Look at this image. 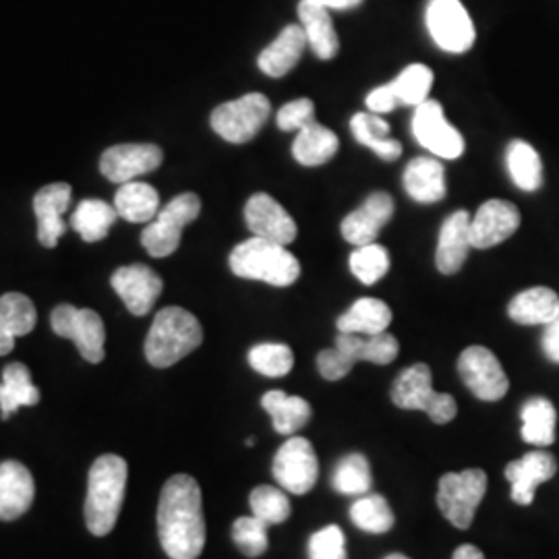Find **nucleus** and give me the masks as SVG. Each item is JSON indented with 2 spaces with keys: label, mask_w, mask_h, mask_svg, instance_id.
I'll return each instance as SVG.
<instances>
[{
  "label": "nucleus",
  "mask_w": 559,
  "mask_h": 559,
  "mask_svg": "<svg viewBox=\"0 0 559 559\" xmlns=\"http://www.w3.org/2000/svg\"><path fill=\"white\" fill-rule=\"evenodd\" d=\"M338 145L336 133L316 120L297 133V140L293 143V156L302 166H321L336 156Z\"/></svg>",
  "instance_id": "nucleus-32"
},
{
  "label": "nucleus",
  "mask_w": 559,
  "mask_h": 559,
  "mask_svg": "<svg viewBox=\"0 0 559 559\" xmlns=\"http://www.w3.org/2000/svg\"><path fill=\"white\" fill-rule=\"evenodd\" d=\"M506 164L514 185L522 191L533 193L543 185V162L539 152L531 143L512 141L506 152Z\"/></svg>",
  "instance_id": "nucleus-35"
},
{
  "label": "nucleus",
  "mask_w": 559,
  "mask_h": 559,
  "mask_svg": "<svg viewBox=\"0 0 559 559\" xmlns=\"http://www.w3.org/2000/svg\"><path fill=\"white\" fill-rule=\"evenodd\" d=\"M313 2H318V4L325 7V9L346 11V9H355V7H359L362 0H313Z\"/></svg>",
  "instance_id": "nucleus-50"
},
{
  "label": "nucleus",
  "mask_w": 559,
  "mask_h": 559,
  "mask_svg": "<svg viewBox=\"0 0 559 559\" xmlns=\"http://www.w3.org/2000/svg\"><path fill=\"white\" fill-rule=\"evenodd\" d=\"M230 270L245 280H260L270 286H290L300 276V263L284 245L251 237L230 253Z\"/></svg>",
  "instance_id": "nucleus-4"
},
{
  "label": "nucleus",
  "mask_w": 559,
  "mask_h": 559,
  "mask_svg": "<svg viewBox=\"0 0 559 559\" xmlns=\"http://www.w3.org/2000/svg\"><path fill=\"white\" fill-rule=\"evenodd\" d=\"M350 270L362 284L373 286L388 274L390 253H388L385 247H381L378 242L357 247V251L350 255Z\"/></svg>",
  "instance_id": "nucleus-42"
},
{
  "label": "nucleus",
  "mask_w": 559,
  "mask_h": 559,
  "mask_svg": "<svg viewBox=\"0 0 559 559\" xmlns=\"http://www.w3.org/2000/svg\"><path fill=\"white\" fill-rule=\"evenodd\" d=\"M249 365L265 378H284L295 367V353L286 344L265 342L249 350Z\"/></svg>",
  "instance_id": "nucleus-38"
},
{
  "label": "nucleus",
  "mask_w": 559,
  "mask_h": 559,
  "mask_svg": "<svg viewBox=\"0 0 559 559\" xmlns=\"http://www.w3.org/2000/svg\"><path fill=\"white\" fill-rule=\"evenodd\" d=\"M272 473L284 491L307 496L320 477V462L311 441L305 438L286 441L274 456Z\"/></svg>",
  "instance_id": "nucleus-11"
},
{
  "label": "nucleus",
  "mask_w": 559,
  "mask_h": 559,
  "mask_svg": "<svg viewBox=\"0 0 559 559\" xmlns=\"http://www.w3.org/2000/svg\"><path fill=\"white\" fill-rule=\"evenodd\" d=\"M367 108L373 112V115H385V112H392L399 108V96H396V90L392 83L388 85H380L376 87L369 96H367Z\"/></svg>",
  "instance_id": "nucleus-48"
},
{
  "label": "nucleus",
  "mask_w": 559,
  "mask_h": 559,
  "mask_svg": "<svg viewBox=\"0 0 559 559\" xmlns=\"http://www.w3.org/2000/svg\"><path fill=\"white\" fill-rule=\"evenodd\" d=\"M272 104L263 94H247L239 100L221 104L212 112V129L228 143L253 140L270 119Z\"/></svg>",
  "instance_id": "nucleus-9"
},
{
  "label": "nucleus",
  "mask_w": 559,
  "mask_h": 559,
  "mask_svg": "<svg viewBox=\"0 0 559 559\" xmlns=\"http://www.w3.org/2000/svg\"><path fill=\"white\" fill-rule=\"evenodd\" d=\"M558 473V460L547 452H528L522 459L506 466V479L512 485V500L520 506L535 501L537 487L554 479Z\"/></svg>",
  "instance_id": "nucleus-19"
},
{
  "label": "nucleus",
  "mask_w": 559,
  "mask_h": 559,
  "mask_svg": "<svg viewBox=\"0 0 559 559\" xmlns=\"http://www.w3.org/2000/svg\"><path fill=\"white\" fill-rule=\"evenodd\" d=\"M460 380L483 402H498L510 390V380L498 357L485 346H468L459 359Z\"/></svg>",
  "instance_id": "nucleus-12"
},
{
  "label": "nucleus",
  "mask_w": 559,
  "mask_h": 559,
  "mask_svg": "<svg viewBox=\"0 0 559 559\" xmlns=\"http://www.w3.org/2000/svg\"><path fill=\"white\" fill-rule=\"evenodd\" d=\"M50 323L57 336L75 342L81 357L87 362L98 365L106 357V328L96 311L73 305H59L50 316Z\"/></svg>",
  "instance_id": "nucleus-8"
},
{
  "label": "nucleus",
  "mask_w": 559,
  "mask_h": 559,
  "mask_svg": "<svg viewBox=\"0 0 559 559\" xmlns=\"http://www.w3.org/2000/svg\"><path fill=\"white\" fill-rule=\"evenodd\" d=\"M508 316L520 325H547L559 316L558 293L545 286L526 288L510 300Z\"/></svg>",
  "instance_id": "nucleus-27"
},
{
  "label": "nucleus",
  "mask_w": 559,
  "mask_h": 559,
  "mask_svg": "<svg viewBox=\"0 0 559 559\" xmlns=\"http://www.w3.org/2000/svg\"><path fill=\"white\" fill-rule=\"evenodd\" d=\"M40 402V390L34 385L32 373L23 362H11L2 371L0 383V417L2 420L15 415L21 406H36Z\"/></svg>",
  "instance_id": "nucleus-28"
},
{
  "label": "nucleus",
  "mask_w": 559,
  "mask_h": 559,
  "mask_svg": "<svg viewBox=\"0 0 559 559\" xmlns=\"http://www.w3.org/2000/svg\"><path fill=\"white\" fill-rule=\"evenodd\" d=\"M520 228L519 207L510 201H485L471 221V245L475 249H491L510 239Z\"/></svg>",
  "instance_id": "nucleus-17"
},
{
  "label": "nucleus",
  "mask_w": 559,
  "mask_h": 559,
  "mask_svg": "<svg viewBox=\"0 0 559 559\" xmlns=\"http://www.w3.org/2000/svg\"><path fill=\"white\" fill-rule=\"evenodd\" d=\"M276 122H278L282 131H297L299 133L300 129L316 122V106L309 98L288 102L280 108Z\"/></svg>",
  "instance_id": "nucleus-45"
},
{
  "label": "nucleus",
  "mask_w": 559,
  "mask_h": 559,
  "mask_svg": "<svg viewBox=\"0 0 559 559\" xmlns=\"http://www.w3.org/2000/svg\"><path fill=\"white\" fill-rule=\"evenodd\" d=\"M127 477V462L115 454H104L92 464L87 475V498L83 508L85 524L92 535L106 537L115 528L124 501Z\"/></svg>",
  "instance_id": "nucleus-2"
},
{
  "label": "nucleus",
  "mask_w": 559,
  "mask_h": 559,
  "mask_svg": "<svg viewBox=\"0 0 559 559\" xmlns=\"http://www.w3.org/2000/svg\"><path fill=\"white\" fill-rule=\"evenodd\" d=\"M400 344L388 332H381L376 336H365V360L373 365H390L399 357Z\"/></svg>",
  "instance_id": "nucleus-46"
},
{
  "label": "nucleus",
  "mask_w": 559,
  "mask_h": 559,
  "mask_svg": "<svg viewBox=\"0 0 559 559\" xmlns=\"http://www.w3.org/2000/svg\"><path fill=\"white\" fill-rule=\"evenodd\" d=\"M522 440L533 445H551L556 441V423L558 413L554 402L547 399H531L522 406Z\"/></svg>",
  "instance_id": "nucleus-33"
},
{
  "label": "nucleus",
  "mask_w": 559,
  "mask_h": 559,
  "mask_svg": "<svg viewBox=\"0 0 559 559\" xmlns=\"http://www.w3.org/2000/svg\"><path fill=\"white\" fill-rule=\"evenodd\" d=\"M413 135L438 158L459 160L464 152V138L445 120L438 100H425L415 108Z\"/></svg>",
  "instance_id": "nucleus-13"
},
{
  "label": "nucleus",
  "mask_w": 559,
  "mask_h": 559,
  "mask_svg": "<svg viewBox=\"0 0 559 559\" xmlns=\"http://www.w3.org/2000/svg\"><path fill=\"white\" fill-rule=\"evenodd\" d=\"M392 402L404 411H423L427 417L445 425L456 419L459 404L450 394L436 392L431 385V369L425 362H417L400 373L392 385Z\"/></svg>",
  "instance_id": "nucleus-5"
},
{
  "label": "nucleus",
  "mask_w": 559,
  "mask_h": 559,
  "mask_svg": "<svg viewBox=\"0 0 559 559\" xmlns=\"http://www.w3.org/2000/svg\"><path fill=\"white\" fill-rule=\"evenodd\" d=\"M162 160L164 154L154 143H122L102 154L100 170L106 179L124 185L156 170Z\"/></svg>",
  "instance_id": "nucleus-14"
},
{
  "label": "nucleus",
  "mask_w": 559,
  "mask_h": 559,
  "mask_svg": "<svg viewBox=\"0 0 559 559\" xmlns=\"http://www.w3.org/2000/svg\"><path fill=\"white\" fill-rule=\"evenodd\" d=\"M38 321L36 307L21 293H7L0 297V357L15 348V338L34 332Z\"/></svg>",
  "instance_id": "nucleus-24"
},
{
  "label": "nucleus",
  "mask_w": 559,
  "mask_h": 559,
  "mask_svg": "<svg viewBox=\"0 0 559 559\" xmlns=\"http://www.w3.org/2000/svg\"><path fill=\"white\" fill-rule=\"evenodd\" d=\"M350 131L360 145L373 150L381 160H396L402 154V145L390 138V124L381 115L359 112L350 120Z\"/></svg>",
  "instance_id": "nucleus-34"
},
{
  "label": "nucleus",
  "mask_w": 559,
  "mask_h": 559,
  "mask_svg": "<svg viewBox=\"0 0 559 559\" xmlns=\"http://www.w3.org/2000/svg\"><path fill=\"white\" fill-rule=\"evenodd\" d=\"M110 284L124 302V307L138 318H143L152 311L154 302L158 300L164 290V282L160 276L152 267L141 265V263L119 267L112 274Z\"/></svg>",
  "instance_id": "nucleus-15"
},
{
  "label": "nucleus",
  "mask_w": 559,
  "mask_h": 559,
  "mask_svg": "<svg viewBox=\"0 0 559 559\" xmlns=\"http://www.w3.org/2000/svg\"><path fill=\"white\" fill-rule=\"evenodd\" d=\"M427 29L441 50L450 55L468 52L477 38L473 20L460 0H431Z\"/></svg>",
  "instance_id": "nucleus-10"
},
{
  "label": "nucleus",
  "mask_w": 559,
  "mask_h": 559,
  "mask_svg": "<svg viewBox=\"0 0 559 559\" xmlns=\"http://www.w3.org/2000/svg\"><path fill=\"white\" fill-rule=\"evenodd\" d=\"M452 559H485V556H483L479 547H475V545H460Z\"/></svg>",
  "instance_id": "nucleus-51"
},
{
  "label": "nucleus",
  "mask_w": 559,
  "mask_h": 559,
  "mask_svg": "<svg viewBox=\"0 0 559 559\" xmlns=\"http://www.w3.org/2000/svg\"><path fill=\"white\" fill-rule=\"evenodd\" d=\"M249 506L255 519L263 520L267 526L282 524L290 516V500L288 496L272 485H260L251 491Z\"/></svg>",
  "instance_id": "nucleus-40"
},
{
  "label": "nucleus",
  "mask_w": 559,
  "mask_h": 559,
  "mask_svg": "<svg viewBox=\"0 0 559 559\" xmlns=\"http://www.w3.org/2000/svg\"><path fill=\"white\" fill-rule=\"evenodd\" d=\"M390 323H392V311L380 299H359L336 321L338 332L360 334V336H376L381 332H388Z\"/></svg>",
  "instance_id": "nucleus-31"
},
{
  "label": "nucleus",
  "mask_w": 559,
  "mask_h": 559,
  "mask_svg": "<svg viewBox=\"0 0 559 559\" xmlns=\"http://www.w3.org/2000/svg\"><path fill=\"white\" fill-rule=\"evenodd\" d=\"M309 559H348L346 539L340 526L330 524L309 539Z\"/></svg>",
  "instance_id": "nucleus-44"
},
{
  "label": "nucleus",
  "mask_w": 559,
  "mask_h": 559,
  "mask_svg": "<svg viewBox=\"0 0 559 559\" xmlns=\"http://www.w3.org/2000/svg\"><path fill=\"white\" fill-rule=\"evenodd\" d=\"M471 216L466 210L454 212L441 224L436 263L438 270L445 276L460 272L471 251Z\"/></svg>",
  "instance_id": "nucleus-22"
},
{
  "label": "nucleus",
  "mask_w": 559,
  "mask_h": 559,
  "mask_svg": "<svg viewBox=\"0 0 559 559\" xmlns=\"http://www.w3.org/2000/svg\"><path fill=\"white\" fill-rule=\"evenodd\" d=\"M371 466L362 454H348L340 460L332 485L342 496H360L371 489Z\"/></svg>",
  "instance_id": "nucleus-39"
},
{
  "label": "nucleus",
  "mask_w": 559,
  "mask_h": 559,
  "mask_svg": "<svg viewBox=\"0 0 559 559\" xmlns=\"http://www.w3.org/2000/svg\"><path fill=\"white\" fill-rule=\"evenodd\" d=\"M487 491V475L480 468L445 473L438 485V506L443 519L460 531L471 528L477 508Z\"/></svg>",
  "instance_id": "nucleus-7"
},
{
  "label": "nucleus",
  "mask_w": 559,
  "mask_h": 559,
  "mask_svg": "<svg viewBox=\"0 0 559 559\" xmlns=\"http://www.w3.org/2000/svg\"><path fill=\"white\" fill-rule=\"evenodd\" d=\"M117 218H119V214H117L115 205L102 200H83L71 218V226L81 239L87 240V242H98L108 237Z\"/></svg>",
  "instance_id": "nucleus-36"
},
{
  "label": "nucleus",
  "mask_w": 559,
  "mask_h": 559,
  "mask_svg": "<svg viewBox=\"0 0 559 559\" xmlns=\"http://www.w3.org/2000/svg\"><path fill=\"white\" fill-rule=\"evenodd\" d=\"M392 216H394V200L388 193L378 191L369 195L359 210L350 212L342 221L340 233L350 245H357V247L371 245L380 237L381 228L392 221Z\"/></svg>",
  "instance_id": "nucleus-18"
},
{
  "label": "nucleus",
  "mask_w": 559,
  "mask_h": 559,
  "mask_svg": "<svg viewBox=\"0 0 559 559\" xmlns=\"http://www.w3.org/2000/svg\"><path fill=\"white\" fill-rule=\"evenodd\" d=\"M201 214V200L195 193H182L160 207L158 216L141 233V245L152 258H168L179 249L182 230Z\"/></svg>",
  "instance_id": "nucleus-6"
},
{
  "label": "nucleus",
  "mask_w": 559,
  "mask_h": 559,
  "mask_svg": "<svg viewBox=\"0 0 559 559\" xmlns=\"http://www.w3.org/2000/svg\"><path fill=\"white\" fill-rule=\"evenodd\" d=\"M404 189L411 200L417 203H438L445 198V173L438 158L419 156L408 162L404 170Z\"/></svg>",
  "instance_id": "nucleus-26"
},
{
  "label": "nucleus",
  "mask_w": 559,
  "mask_h": 559,
  "mask_svg": "<svg viewBox=\"0 0 559 559\" xmlns=\"http://www.w3.org/2000/svg\"><path fill=\"white\" fill-rule=\"evenodd\" d=\"M71 185L67 182H52L41 187L34 198V214L38 221V240L44 247L52 249L59 245L60 237L64 235V212L71 203Z\"/></svg>",
  "instance_id": "nucleus-21"
},
{
  "label": "nucleus",
  "mask_w": 559,
  "mask_h": 559,
  "mask_svg": "<svg viewBox=\"0 0 559 559\" xmlns=\"http://www.w3.org/2000/svg\"><path fill=\"white\" fill-rule=\"evenodd\" d=\"M400 104L419 106L429 100V92L433 85V71L425 64H408L396 80L392 81Z\"/></svg>",
  "instance_id": "nucleus-41"
},
{
  "label": "nucleus",
  "mask_w": 559,
  "mask_h": 559,
  "mask_svg": "<svg viewBox=\"0 0 559 559\" xmlns=\"http://www.w3.org/2000/svg\"><path fill=\"white\" fill-rule=\"evenodd\" d=\"M543 350L545 357L559 365V316L554 321H549L545 325V334H543Z\"/></svg>",
  "instance_id": "nucleus-49"
},
{
  "label": "nucleus",
  "mask_w": 559,
  "mask_h": 559,
  "mask_svg": "<svg viewBox=\"0 0 559 559\" xmlns=\"http://www.w3.org/2000/svg\"><path fill=\"white\" fill-rule=\"evenodd\" d=\"M307 36L300 25H286L278 34V38L272 41L265 50H261L258 67L261 73L267 78H284L288 75L302 59V52L307 48Z\"/></svg>",
  "instance_id": "nucleus-23"
},
{
  "label": "nucleus",
  "mask_w": 559,
  "mask_h": 559,
  "mask_svg": "<svg viewBox=\"0 0 559 559\" xmlns=\"http://www.w3.org/2000/svg\"><path fill=\"white\" fill-rule=\"evenodd\" d=\"M115 207L119 218L133 224L152 222L160 212V195L147 182H124L115 195Z\"/></svg>",
  "instance_id": "nucleus-30"
},
{
  "label": "nucleus",
  "mask_w": 559,
  "mask_h": 559,
  "mask_svg": "<svg viewBox=\"0 0 559 559\" xmlns=\"http://www.w3.org/2000/svg\"><path fill=\"white\" fill-rule=\"evenodd\" d=\"M233 540L242 556L260 558L267 551V524L255 516H240L233 524Z\"/></svg>",
  "instance_id": "nucleus-43"
},
{
  "label": "nucleus",
  "mask_w": 559,
  "mask_h": 559,
  "mask_svg": "<svg viewBox=\"0 0 559 559\" xmlns=\"http://www.w3.org/2000/svg\"><path fill=\"white\" fill-rule=\"evenodd\" d=\"M158 537L170 559H198L205 547L201 487L191 475L164 483L158 503Z\"/></svg>",
  "instance_id": "nucleus-1"
},
{
  "label": "nucleus",
  "mask_w": 559,
  "mask_h": 559,
  "mask_svg": "<svg viewBox=\"0 0 559 559\" xmlns=\"http://www.w3.org/2000/svg\"><path fill=\"white\" fill-rule=\"evenodd\" d=\"M300 27L305 29L307 44L321 60H332L340 50L338 34L330 17V9L321 7L313 0H300L297 7Z\"/></svg>",
  "instance_id": "nucleus-25"
},
{
  "label": "nucleus",
  "mask_w": 559,
  "mask_h": 559,
  "mask_svg": "<svg viewBox=\"0 0 559 559\" xmlns=\"http://www.w3.org/2000/svg\"><path fill=\"white\" fill-rule=\"evenodd\" d=\"M36 498V483L25 464L17 460L0 462V520L23 516Z\"/></svg>",
  "instance_id": "nucleus-20"
},
{
  "label": "nucleus",
  "mask_w": 559,
  "mask_h": 559,
  "mask_svg": "<svg viewBox=\"0 0 559 559\" xmlns=\"http://www.w3.org/2000/svg\"><path fill=\"white\" fill-rule=\"evenodd\" d=\"M385 559H411V558H406V556H402V554H390V556H388V558Z\"/></svg>",
  "instance_id": "nucleus-52"
},
{
  "label": "nucleus",
  "mask_w": 559,
  "mask_h": 559,
  "mask_svg": "<svg viewBox=\"0 0 559 559\" xmlns=\"http://www.w3.org/2000/svg\"><path fill=\"white\" fill-rule=\"evenodd\" d=\"M201 342L203 328L193 313L182 307H164L145 338V359L156 369H166L198 350Z\"/></svg>",
  "instance_id": "nucleus-3"
},
{
  "label": "nucleus",
  "mask_w": 559,
  "mask_h": 559,
  "mask_svg": "<svg viewBox=\"0 0 559 559\" xmlns=\"http://www.w3.org/2000/svg\"><path fill=\"white\" fill-rule=\"evenodd\" d=\"M245 221L253 237L290 245L297 239V222L267 193H255L245 205Z\"/></svg>",
  "instance_id": "nucleus-16"
},
{
  "label": "nucleus",
  "mask_w": 559,
  "mask_h": 559,
  "mask_svg": "<svg viewBox=\"0 0 559 559\" xmlns=\"http://www.w3.org/2000/svg\"><path fill=\"white\" fill-rule=\"evenodd\" d=\"M350 520L359 526L360 531L371 535H383L394 526V512L383 496H365L353 503Z\"/></svg>",
  "instance_id": "nucleus-37"
},
{
  "label": "nucleus",
  "mask_w": 559,
  "mask_h": 559,
  "mask_svg": "<svg viewBox=\"0 0 559 559\" xmlns=\"http://www.w3.org/2000/svg\"><path fill=\"white\" fill-rule=\"evenodd\" d=\"M261 406L272 417L274 429L280 436H293L311 420V404L300 396H288L282 390H272L263 394Z\"/></svg>",
  "instance_id": "nucleus-29"
},
{
  "label": "nucleus",
  "mask_w": 559,
  "mask_h": 559,
  "mask_svg": "<svg viewBox=\"0 0 559 559\" xmlns=\"http://www.w3.org/2000/svg\"><path fill=\"white\" fill-rule=\"evenodd\" d=\"M353 367H355V362L346 359L338 348H328V350H321L318 355V369H320L323 380H342L353 371Z\"/></svg>",
  "instance_id": "nucleus-47"
}]
</instances>
